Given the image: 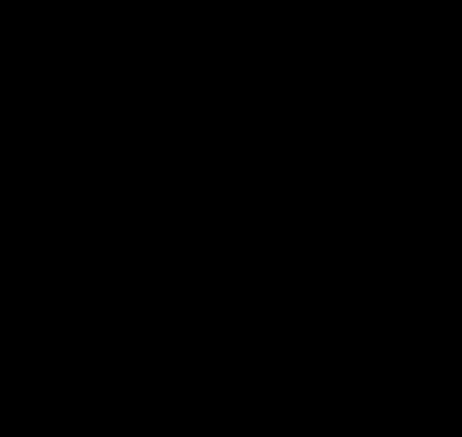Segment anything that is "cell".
Wrapping results in <instances>:
<instances>
[]
</instances>
